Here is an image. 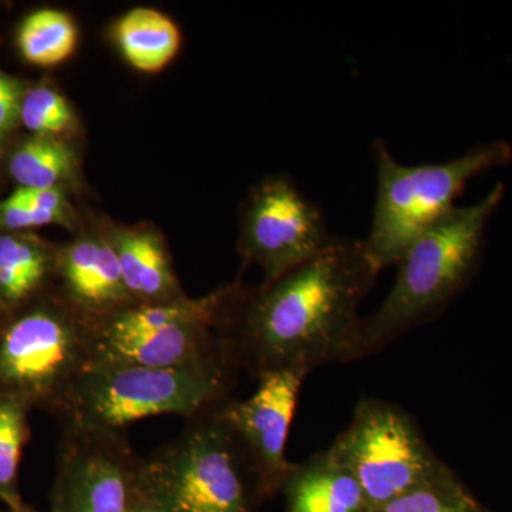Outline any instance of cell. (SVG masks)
I'll return each instance as SVG.
<instances>
[{"instance_id":"cell-1","label":"cell","mask_w":512,"mask_h":512,"mask_svg":"<svg viewBox=\"0 0 512 512\" xmlns=\"http://www.w3.org/2000/svg\"><path fill=\"white\" fill-rule=\"evenodd\" d=\"M377 275L363 239L333 237L258 291L239 288L224 335L235 366L259 379L278 370L308 376L323 363L357 359L359 306Z\"/></svg>"},{"instance_id":"cell-2","label":"cell","mask_w":512,"mask_h":512,"mask_svg":"<svg viewBox=\"0 0 512 512\" xmlns=\"http://www.w3.org/2000/svg\"><path fill=\"white\" fill-rule=\"evenodd\" d=\"M504 184L446 217L414 239L397 261L396 281L382 305L360 323L357 359L400 333L433 318L463 288L476 268L485 228L504 197Z\"/></svg>"},{"instance_id":"cell-3","label":"cell","mask_w":512,"mask_h":512,"mask_svg":"<svg viewBox=\"0 0 512 512\" xmlns=\"http://www.w3.org/2000/svg\"><path fill=\"white\" fill-rule=\"evenodd\" d=\"M234 365L148 367L93 362L57 413L64 427L124 431L136 421L178 414L192 417L228 402Z\"/></svg>"},{"instance_id":"cell-4","label":"cell","mask_w":512,"mask_h":512,"mask_svg":"<svg viewBox=\"0 0 512 512\" xmlns=\"http://www.w3.org/2000/svg\"><path fill=\"white\" fill-rule=\"evenodd\" d=\"M376 197L372 225L363 239L377 272L397 264L414 239L456 208L454 201L476 175L507 164L512 148L494 141L444 163H399L383 140L373 143Z\"/></svg>"},{"instance_id":"cell-5","label":"cell","mask_w":512,"mask_h":512,"mask_svg":"<svg viewBox=\"0 0 512 512\" xmlns=\"http://www.w3.org/2000/svg\"><path fill=\"white\" fill-rule=\"evenodd\" d=\"M140 473L170 512H254L262 498L251 458L220 407L188 419L177 439L141 458Z\"/></svg>"},{"instance_id":"cell-6","label":"cell","mask_w":512,"mask_h":512,"mask_svg":"<svg viewBox=\"0 0 512 512\" xmlns=\"http://www.w3.org/2000/svg\"><path fill=\"white\" fill-rule=\"evenodd\" d=\"M94 359V322L66 298L0 330V393L59 409Z\"/></svg>"},{"instance_id":"cell-7","label":"cell","mask_w":512,"mask_h":512,"mask_svg":"<svg viewBox=\"0 0 512 512\" xmlns=\"http://www.w3.org/2000/svg\"><path fill=\"white\" fill-rule=\"evenodd\" d=\"M329 453L356 478L370 512H379L447 467L400 407L373 399L356 407Z\"/></svg>"},{"instance_id":"cell-8","label":"cell","mask_w":512,"mask_h":512,"mask_svg":"<svg viewBox=\"0 0 512 512\" xmlns=\"http://www.w3.org/2000/svg\"><path fill=\"white\" fill-rule=\"evenodd\" d=\"M328 218L286 175L256 185L241 214L239 251L274 281L328 247Z\"/></svg>"},{"instance_id":"cell-9","label":"cell","mask_w":512,"mask_h":512,"mask_svg":"<svg viewBox=\"0 0 512 512\" xmlns=\"http://www.w3.org/2000/svg\"><path fill=\"white\" fill-rule=\"evenodd\" d=\"M64 431L52 512H130L141 458L126 433Z\"/></svg>"},{"instance_id":"cell-10","label":"cell","mask_w":512,"mask_h":512,"mask_svg":"<svg viewBox=\"0 0 512 512\" xmlns=\"http://www.w3.org/2000/svg\"><path fill=\"white\" fill-rule=\"evenodd\" d=\"M305 377L296 370L266 373L251 397L220 406L222 419L251 458L262 497L278 494L291 468L286 443Z\"/></svg>"},{"instance_id":"cell-11","label":"cell","mask_w":512,"mask_h":512,"mask_svg":"<svg viewBox=\"0 0 512 512\" xmlns=\"http://www.w3.org/2000/svg\"><path fill=\"white\" fill-rule=\"evenodd\" d=\"M56 269L63 282L64 298L93 322L136 305L106 235L77 238L63 249Z\"/></svg>"},{"instance_id":"cell-12","label":"cell","mask_w":512,"mask_h":512,"mask_svg":"<svg viewBox=\"0 0 512 512\" xmlns=\"http://www.w3.org/2000/svg\"><path fill=\"white\" fill-rule=\"evenodd\" d=\"M119 259L121 275L136 305L187 298L175 276L163 238L147 227L114 229L106 235Z\"/></svg>"},{"instance_id":"cell-13","label":"cell","mask_w":512,"mask_h":512,"mask_svg":"<svg viewBox=\"0 0 512 512\" xmlns=\"http://www.w3.org/2000/svg\"><path fill=\"white\" fill-rule=\"evenodd\" d=\"M281 491L286 512H370L356 478L329 450L291 464Z\"/></svg>"},{"instance_id":"cell-14","label":"cell","mask_w":512,"mask_h":512,"mask_svg":"<svg viewBox=\"0 0 512 512\" xmlns=\"http://www.w3.org/2000/svg\"><path fill=\"white\" fill-rule=\"evenodd\" d=\"M114 39L126 62L143 73L161 72L181 46L178 26L151 8L127 12L114 26Z\"/></svg>"},{"instance_id":"cell-15","label":"cell","mask_w":512,"mask_h":512,"mask_svg":"<svg viewBox=\"0 0 512 512\" xmlns=\"http://www.w3.org/2000/svg\"><path fill=\"white\" fill-rule=\"evenodd\" d=\"M52 268L42 245L18 235H0V299L6 305H19L39 291Z\"/></svg>"},{"instance_id":"cell-16","label":"cell","mask_w":512,"mask_h":512,"mask_svg":"<svg viewBox=\"0 0 512 512\" xmlns=\"http://www.w3.org/2000/svg\"><path fill=\"white\" fill-rule=\"evenodd\" d=\"M77 28L67 13L42 9L30 13L18 32L22 56L36 66H56L69 59L77 46Z\"/></svg>"},{"instance_id":"cell-17","label":"cell","mask_w":512,"mask_h":512,"mask_svg":"<svg viewBox=\"0 0 512 512\" xmlns=\"http://www.w3.org/2000/svg\"><path fill=\"white\" fill-rule=\"evenodd\" d=\"M76 156L56 138L33 137L10 158L13 180L22 188H60L73 174Z\"/></svg>"},{"instance_id":"cell-18","label":"cell","mask_w":512,"mask_h":512,"mask_svg":"<svg viewBox=\"0 0 512 512\" xmlns=\"http://www.w3.org/2000/svg\"><path fill=\"white\" fill-rule=\"evenodd\" d=\"M28 404L0 393V500L12 512L23 507L16 490L23 446L28 440Z\"/></svg>"},{"instance_id":"cell-19","label":"cell","mask_w":512,"mask_h":512,"mask_svg":"<svg viewBox=\"0 0 512 512\" xmlns=\"http://www.w3.org/2000/svg\"><path fill=\"white\" fill-rule=\"evenodd\" d=\"M379 512H491L470 493L454 473L440 474L387 504Z\"/></svg>"},{"instance_id":"cell-20","label":"cell","mask_w":512,"mask_h":512,"mask_svg":"<svg viewBox=\"0 0 512 512\" xmlns=\"http://www.w3.org/2000/svg\"><path fill=\"white\" fill-rule=\"evenodd\" d=\"M20 121L35 137L55 138L72 130L76 117L62 94L52 87L37 86L23 97Z\"/></svg>"},{"instance_id":"cell-21","label":"cell","mask_w":512,"mask_h":512,"mask_svg":"<svg viewBox=\"0 0 512 512\" xmlns=\"http://www.w3.org/2000/svg\"><path fill=\"white\" fill-rule=\"evenodd\" d=\"M60 221H63V218L52 212L35 210V208L13 202L9 198L0 201V228L8 231L45 227Z\"/></svg>"},{"instance_id":"cell-22","label":"cell","mask_w":512,"mask_h":512,"mask_svg":"<svg viewBox=\"0 0 512 512\" xmlns=\"http://www.w3.org/2000/svg\"><path fill=\"white\" fill-rule=\"evenodd\" d=\"M25 93L18 79L0 70V138L12 133L20 121Z\"/></svg>"},{"instance_id":"cell-23","label":"cell","mask_w":512,"mask_h":512,"mask_svg":"<svg viewBox=\"0 0 512 512\" xmlns=\"http://www.w3.org/2000/svg\"><path fill=\"white\" fill-rule=\"evenodd\" d=\"M9 200L35 208V210L52 212L60 218L66 217V200L60 188H22L13 191Z\"/></svg>"},{"instance_id":"cell-24","label":"cell","mask_w":512,"mask_h":512,"mask_svg":"<svg viewBox=\"0 0 512 512\" xmlns=\"http://www.w3.org/2000/svg\"><path fill=\"white\" fill-rule=\"evenodd\" d=\"M130 512H170L167 510V507L158 500L156 494L150 490L146 481H144L140 473V466H138L133 494H131Z\"/></svg>"},{"instance_id":"cell-25","label":"cell","mask_w":512,"mask_h":512,"mask_svg":"<svg viewBox=\"0 0 512 512\" xmlns=\"http://www.w3.org/2000/svg\"><path fill=\"white\" fill-rule=\"evenodd\" d=\"M19 512H36V511L32 510V508L26 507V505L23 504V507L20 508Z\"/></svg>"}]
</instances>
